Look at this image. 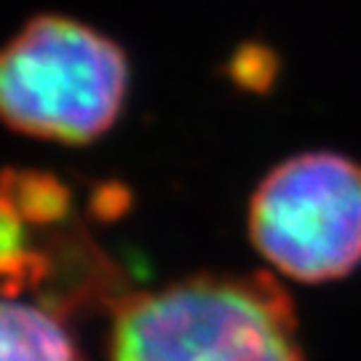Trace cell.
<instances>
[{
  "label": "cell",
  "instance_id": "1",
  "mask_svg": "<svg viewBox=\"0 0 361 361\" xmlns=\"http://www.w3.org/2000/svg\"><path fill=\"white\" fill-rule=\"evenodd\" d=\"M107 361H302L271 276H198L121 300Z\"/></svg>",
  "mask_w": 361,
  "mask_h": 361
},
{
  "label": "cell",
  "instance_id": "4",
  "mask_svg": "<svg viewBox=\"0 0 361 361\" xmlns=\"http://www.w3.org/2000/svg\"><path fill=\"white\" fill-rule=\"evenodd\" d=\"M0 361H83L62 322L46 308L0 297Z\"/></svg>",
  "mask_w": 361,
  "mask_h": 361
},
{
  "label": "cell",
  "instance_id": "3",
  "mask_svg": "<svg viewBox=\"0 0 361 361\" xmlns=\"http://www.w3.org/2000/svg\"><path fill=\"white\" fill-rule=\"evenodd\" d=\"M257 249L281 273L326 281L361 259V166L343 155H297L271 171L249 212Z\"/></svg>",
  "mask_w": 361,
  "mask_h": 361
},
{
  "label": "cell",
  "instance_id": "2",
  "mask_svg": "<svg viewBox=\"0 0 361 361\" xmlns=\"http://www.w3.org/2000/svg\"><path fill=\"white\" fill-rule=\"evenodd\" d=\"M126 83L113 40L75 19L38 16L0 49V121L40 140L91 142L113 126Z\"/></svg>",
  "mask_w": 361,
  "mask_h": 361
}]
</instances>
